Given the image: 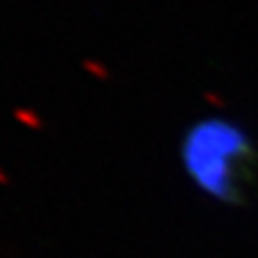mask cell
I'll use <instances>...</instances> for the list:
<instances>
[{
    "label": "cell",
    "instance_id": "6da1fadb",
    "mask_svg": "<svg viewBox=\"0 0 258 258\" xmlns=\"http://www.w3.org/2000/svg\"><path fill=\"white\" fill-rule=\"evenodd\" d=\"M177 170L197 200L220 211L258 206V134L229 111H206L181 127Z\"/></svg>",
    "mask_w": 258,
    "mask_h": 258
}]
</instances>
